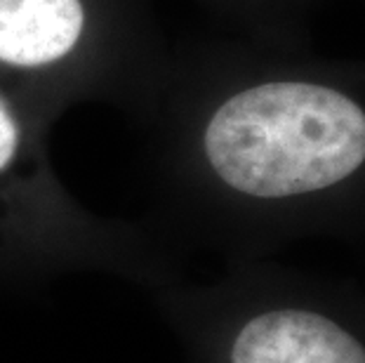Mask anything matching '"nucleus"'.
I'll return each instance as SVG.
<instances>
[{
    "label": "nucleus",
    "mask_w": 365,
    "mask_h": 363,
    "mask_svg": "<svg viewBox=\"0 0 365 363\" xmlns=\"http://www.w3.org/2000/svg\"><path fill=\"white\" fill-rule=\"evenodd\" d=\"M207 173L262 205L344 187L365 170V64L351 83L278 78L238 90L200 133Z\"/></svg>",
    "instance_id": "f257e3e1"
},
{
    "label": "nucleus",
    "mask_w": 365,
    "mask_h": 363,
    "mask_svg": "<svg viewBox=\"0 0 365 363\" xmlns=\"http://www.w3.org/2000/svg\"><path fill=\"white\" fill-rule=\"evenodd\" d=\"M24 156V133L14 113L0 99V187L14 170H19Z\"/></svg>",
    "instance_id": "20e7f679"
},
{
    "label": "nucleus",
    "mask_w": 365,
    "mask_h": 363,
    "mask_svg": "<svg viewBox=\"0 0 365 363\" xmlns=\"http://www.w3.org/2000/svg\"><path fill=\"white\" fill-rule=\"evenodd\" d=\"M83 24L81 0H0V61H57L78 43Z\"/></svg>",
    "instance_id": "7ed1b4c3"
},
{
    "label": "nucleus",
    "mask_w": 365,
    "mask_h": 363,
    "mask_svg": "<svg viewBox=\"0 0 365 363\" xmlns=\"http://www.w3.org/2000/svg\"><path fill=\"white\" fill-rule=\"evenodd\" d=\"M193 363H365V347L316 307L285 297H224L177 283L151 290Z\"/></svg>",
    "instance_id": "f03ea898"
}]
</instances>
